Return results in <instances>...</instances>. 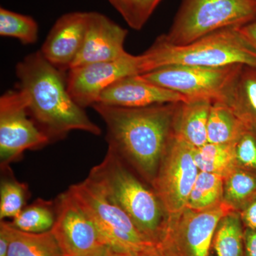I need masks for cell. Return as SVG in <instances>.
I'll return each mask as SVG.
<instances>
[{"label": "cell", "instance_id": "23", "mask_svg": "<svg viewBox=\"0 0 256 256\" xmlns=\"http://www.w3.org/2000/svg\"><path fill=\"white\" fill-rule=\"evenodd\" d=\"M256 196V173L235 166L224 178V202L240 212Z\"/></svg>", "mask_w": 256, "mask_h": 256}, {"label": "cell", "instance_id": "13", "mask_svg": "<svg viewBox=\"0 0 256 256\" xmlns=\"http://www.w3.org/2000/svg\"><path fill=\"white\" fill-rule=\"evenodd\" d=\"M127 36V30L106 15L89 12L84 43L70 69L128 56L130 54L124 48Z\"/></svg>", "mask_w": 256, "mask_h": 256}, {"label": "cell", "instance_id": "21", "mask_svg": "<svg viewBox=\"0 0 256 256\" xmlns=\"http://www.w3.org/2000/svg\"><path fill=\"white\" fill-rule=\"evenodd\" d=\"M194 158L200 171L225 178L236 166L235 142H207L204 146L194 148Z\"/></svg>", "mask_w": 256, "mask_h": 256}, {"label": "cell", "instance_id": "31", "mask_svg": "<svg viewBox=\"0 0 256 256\" xmlns=\"http://www.w3.org/2000/svg\"><path fill=\"white\" fill-rule=\"evenodd\" d=\"M108 252L110 256H163L160 254L156 246H151L139 252H130V254H118V252H111L109 249Z\"/></svg>", "mask_w": 256, "mask_h": 256}, {"label": "cell", "instance_id": "27", "mask_svg": "<svg viewBox=\"0 0 256 256\" xmlns=\"http://www.w3.org/2000/svg\"><path fill=\"white\" fill-rule=\"evenodd\" d=\"M130 28L140 30L162 0H108Z\"/></svg>", "mask_w": 256, "mask_h": 256}, {"label": "cell", "instance_id": "22", "mask_svg": "<svg viewBox=\"0 0 256 256\" xmlns=\"http://www.w3.org/2000/svg\"><path fill=\"white\" fill-rule=\"evenodd\" d=\"M56 218L54 202L38 198L26 206L10 224L28 233H43L52 230Z\"/></svg>", "mask_w": 256, "mask_h": 256}, {"label": "cell", "instance_id": "5", "mask_svg": "<svg viewBox=\"0 0 256 256\" xmlns=\"http://www.w3.org/2000/svg\"><path fill=\"white\" fill-rule=\"evenodd\" d=\"M256 20V0H182L169 32L160 36L170 44L182 46Z\"/></svg>", "mask_w": 256, "mask_h": 256}, {"label": "cell", "instance_id": "2", "mask_svg": "<svg viewBox=\"0 0 256 256\" xmlns=\"http://www.w3.org/2000/svg\"><path fill=\"white\" fill-rule=\"evenodd\" d=\"M15 73L16 89L26 98L30 117L50 142L73 130L100 136V128L69 94L65 72L48 62L40 50L18 62Z\"/></svg>", "mask_w": 256, "mask_h": 256}, {"label": "cell", "instance_id": "17", "mask_svg": "<svg viewBox=\"0 0 256 256\" xmlns=\"http://www.w3.org/2000/svg\"><path fill=\"white\" fill-rule=\"evenodd\" d=\"M210 99H190L182 104L176 126V137L194 148L204 146L210 106Z\"/></svg>", "mask_w": 256, "mask_h": 256}, {"label": "cell", "instance_id": "6", "mask_svg": "<svg viewBox=\"0 0 256 256\" xmlns=\"http://www.w3.org/2000/svg\"><path fill=\"white\" fill-rule=\"evenodd\" d=\"M68 191L111 252L130 254L154 246L143 236L124 210L90 178L72 185Z\"/></svg>", "mask_w": 256, "mask_h": 256}, {"label": "cell", "instance_id": "26", "mask_svg": "<svg viewBox=\"0 0 256 256\" xmlns=\"http://www.w3.org/2000/svg\"><path fill=\"white\" fill-rule=\"evenodd\" d=\"M0 35L18 38L23 44H33L38 38V23L28 15L1 8Z\"/></svg>", "mask_w": 256, "mask_h": 256}, {"label": "cell", "instance_id": "20", "mask_svg": "<svg viewBox=\"0 0 256 256\" xmlns=\"http://www.w3.org/2000/svg\"><path fill=\"white\" fill-rule=\"evenodd\" d=\"M245 128L246 124L225 102L220 100L212 102L207 124L208 142H236Z\"/></svg>", "mask_w": 256, "mask_h": 256}, {"label": "cell", "instance_id": "7", "mask_svg": "<svg viewBox=\"0 0 256 256\" xmlns=\"http://www.w3.org/2000/svg\"><path fill=\"white\" fill-rule=\"evenodd\" d=\"M232 210L225 202L205 210L185 207L166 216L156 246L163 256H208L218 222Z\"/></svg>", "mask_w": 256, "mask_h": 256}, {"label": "cell", "instance_id": "3", "mask_svg": "<svg viewBox=\"0 0 256 256\" xmlns=\"http://www.w3.org/2000/svg\"><path fill=\"white\" fill-rule=\"evenodd\" d=\"M140 58L142 74L172 65L222 67L244 64L256 67V50L239 28L218 30L182 46L170 44L160 36Z\"/></svg>", "mask_w": 256, "mask_h": 256}, {"label": "cell", "instance_id": "4", "mask_svg": "<svg viewBox=\"0 0 256 256\" xmlns=\"http://www.w3.org/2000/svg\"><path fill=\"white\" fill-rule=\"evenodd\" d=\"M88 178L124 210L148 242L156 246L168 215L153 188L134 176L126 162L110 149Z\"/></svg>", "mask_w": 256, "mask_h": 256}, {"label": "cell", "instance_id": "15", "mask_svg": "<svg viewBox=\"0 0 256 256\" xmlns=\"http://www.w3.org/2000/svg\"><path fill=\"white\" fill-rule=\"evenodd\" d=\"M188 100L182 94L146 82L138 75L120 79L106 87L101 92L96 104L141 108Z\"/></svg>", "mask_w": 256, "mask_h": 256}, {"label": "cell", "instance_id": "11", "mask_svg": "<svg viewBox=\"0 0 256 256\" xmlns=\"http://www.w3.org/2000/svg\"><path fill=\"white\" fill-rule=\"evenodd\" d=\"M56 218L52 228L63 256H104L108 247L94 224L68 190L55 200Z\"/></svg>", "mask_w": 256, "mask_h": 256}, {"label": "cell", "instance_id": "8", "mask_svg": "<svg viewBox=\"0 0 256 256\" xmlns=\"http://www.w3.org/2000/svg\"><path fill=\"white\" fill-rule=\"evenodd\" d=\"M242 65L222 67L172 65L139 76L146 82L178 92L190 100L205 98L224 101Z\"/></svg>", "mask_w": 256, "mask_h": 256}, {"label": "cell", "instance_id": "28", "mask_svg": "<svg viewBox=\"0 0 256 256\" xmlns=\"http://www.w3.org/2000/svg\"><path fill=\"white\" fill-rule=\"evenodd\" d=\"M236 166L256 173V128L246 126L235 142Z\"/></svg>", "mask_w": 256, "mask_h": 256}, {"label": "cell", "instance_id": "33", "mask_svg": "<svg viewBox=\"0 0 256 256\" xmlns=\"http://www.w3.org/2000/svg\"><path fill=\"white\" fill-rule=\"evenodd\" d=\"M104 256H109L108 252V250H107V252H106V254H105V255H104Z\"/></svg>", "mask_w": 256, "mask_h": 256}, {"label": "cell", "instance_id": "10", "mask_svg": "<svg viewBox=\"0 0 256 256\" xmlns=\"http://www.w3.org/2000/svg\"><path fill=\"white\" fill-rule=\"evenodd\" d=\"M194 148L175 137L165 152L152 184L168 216L186 207L200 172L194 158Z\"/></svg>", "mask_w": 256, "mask_h": 256}, {"label": "cell", "instance_id": "18", "mask_svg": "<svg viewBox=\"0 0 256 256\" xmlns=\"http://www.w3.org/2000/svg\"><path fill=\"white\" fill-rule=\"evenodd\" d=\"M244 234L245 228L239 212H229L217 225L208 256H245Z\"/></svg>", "mask_w": 256, "mask_h": 256}, {"label": "cell", "instance_id": "14", "mask_svg": "<svg viewBox=\"0 0 256 256\" xmlns=\"http://www.w3.org/2000/svg\"><path fill=\"white\" fill-rule=\"evenodd\" d=\"M89 12H73L56 21L42 44V55L60 70H70L82 48L88 21Z\"/></svg>", "mask_w": 256, "mask_h": 256}, {"label": "cell", "instance_id": "1", "mask_svg": "<svg viewBox=\"0 0 256 256\" xmlns=\"http://www.w3.org/2000/svg\"><path fill=\"white\" fill-rule=\"evenodd\" d=\"M182 102L141 108L96 104L92 107L105 122L108 149L152 185L165 152L176 137Z\"/></svg>", "mask_w": 256, "mask_h": 256}, {"label": "cell", "instance_id": "25", "mask_svg": "<svg viewBox=\"0 0 256 256\" xmlns=\"http://www.w3.org/2000/svg\"><path fill=\"white\" fill-rule=\"evenodd\" d=\"M4 178L0 185V218H14L24 208L30 192L26 184L20 182L13 176L10 166L2 169Z\"/></svg>", "mask_w": 256, "mask_h": 256}, {"label": "cell", "instance_id": "24", "mask_svg": "<svg viewBox=\"0 0 256 256\" xmlns=\"http://www.w3.org/2000/svg\"><path fill=\"white\" fill-rule=\"evenodd\" d=\"M224 184V176L200 171L188 196L186 208L205 210L223 203Z\"/></svg>", "mask_w": 256, "mask_h": 256}, {"label": "cell", "instance_id": "12", "mask_svg": "<svg viewBox=\"0 0 256 256\" xmlns=\"http://www.w3.org/2000/svg\"><path fill=\"white\" fill-rule=\"evenodd\" d=\"M140 56H128L70 69L67 88L72 98L82 108L97 102L101 92L120 79L141 75Z\"/></svg>", "mask_w": 256, "mask_h": 256}, {"label": "cell", "instance_id": "16", "mask_svg": "<svg viewBox=\"0 0 256 256\" xmlns=\"http://www.w3.org/2000/svg\"><path fill=\"white\" fill-rule=\"evenodd\" d=\"M222 102L246 126L256 128V67L242 64Z\"/></svg>", "mask_w": 256, "mask_h": 256}, {"label": "cell", "instance_id": "29", "mask_svg": "<svg viewBox=\"0 0 256 256\" xmlns=\"http://www.w3.org/2000/svg\"><path fill=\"white\" fill-rule=\"evenodd\" d=\"M238 212L244 228L256 230V196Z\"/></svg>", "mask_w": 256, "mask_h": 256}, {"label": "cell", "instance_id": "30", "mask_svg": "<svg viewBox=\"0 0 256 256\" xmlns=\"http://www.w3.org/2000/svg\"><path fill=\"white\" fill-rule=\"evenodd\" d=\"M245 256H256V230L245 228Z\"/></svg>", "mask_w": 256, "mask_h": 256}, {"label": "cell", "instance_id": "9", "mask_svg": "<svg viewBox=\"0 0 256 256\" xmlns=\"http://www.w3.org/2000/svg\"><path fill=\"white\" fill-rule=\"evenodd\" d=\"M50 143L28 114L23 92H5L0 98V164L1 169L22 158L26 150L40 149Z\"/></svg>", "mask_w": 256, "mask_h": 256}, {"label": "cell", "instance_id": "19", "mask_svg": "<svg viewBox=\"0 0 256 256\" xmlns=\"http://www.w3.org/2000/svg\"><path fill=\"white\" fill-rule=\"evenodd\" d=\"M10 236L8 256H63L52 230L28 233L8 222Z\"/></svg>", "mask_w": 256, "mask_h": 256}, {"label": "cell", "instance_id": "32", "mask_svg": "<svg viewBox=\"0 0 256 256\" xmlns=\"http://www.w3.org/2000/svg\"><path fill=\"white\" fill-rule=\"evenodd\" d=\"M239 28L249 43L256 50V20Z\"/></svg>", "mask_w": 256, "mask_h": 256}]
</instances>
